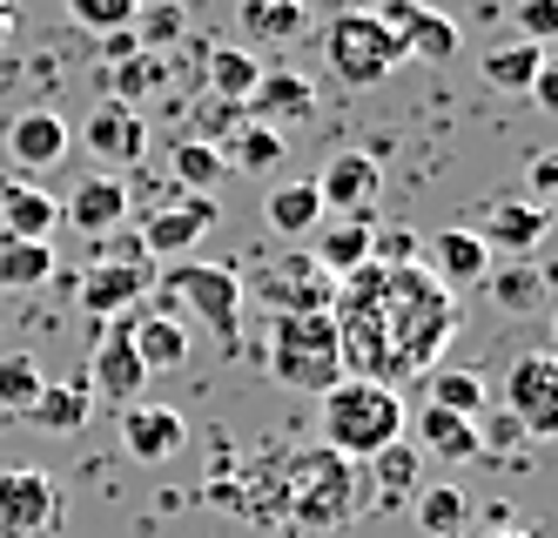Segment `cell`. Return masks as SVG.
<instances>
[{
	"label": "cell",
	"instance_id": "ac0fdd59",
	"mask_svg": "<svg viewBox=\"0 0 558 538\" xmlns=\"http://www.w3.org/2000/svg\"><path fill=\"white\" fill-rule=\"evenodd\" d=\"M61 223H74L82 236H114L129 223V182L122 176H82L61 195Z\"/></svg>",
	"mask_w": 558,
	"mask_h": 538
},
{
	"label": "cell",
	"instance_id": "4dcf8cb0",
	"mask_svg": "<svg viewBox=\"0 0 558 538\" xmlns=\"http://www.w3.org/2000/svg\"><path fill=\"white\" fill-rule=\"evenodd\" d=\"M545 55H551V48H532V40H498L492 55H477V68H485V81H492V88H505V95H525V88H532V74L545 68Z\"/></svg>",
	"mask_w": 558,
	"mask_h": 538
},
{
	"label": "cell",
	"instance_id": "e0dca14e",
	"mask_svg": "<svg viewBox=\"0 0 558 538\" xmlns=\"http://www.w3.org/2000/svg\"><path fill=\"white\" fill-rule=\"evenodd\" d=\"M182 444H189L182 410H169V404H129L122 410V451L135 465H169Z\"/></svg>",
	"mask_w": 558,
	"mask_h": 538
},
{
	"label": "cell",
	"instance_id": "4fadbf2b",
	"mask_svg": "<svg viewBox=\"0 0 558 538\" xmlns=\"http://www.w3.org/2000/svg\"><path fill=\"white\" fill-rule=\"evenodd\" d=\"M88 391L108 397V404H122V410L148 391V370H142V357H135V337H129V323H122V316H108V323H101V337H95Z\"/></svg>",
	"mask_w": 558,
	"mask_h": 538
},
{
	"label": "cell",
	"instance_id": "7402d4cb",
	"mask_svg": "<svg viewBox=\"0 0 558 538\" xmlns=\"http://www.w3.org/2000/svg\"><path fill=\"white\" fill-rule=\"evenodd\" d=\"M88 410H95L88 378H48L41 397H34V410H27V425L48 431V438H74V431H88Z\"/></svg>",
	"mask_w": 558,
	"mask_h": 538
},
{
	"label": "cell",
	"instance_id": "d4e9b609",
	"mask_svg": "<svg viewBox=\"0 0 558 538\" xmlns=\"http://www.w3.org/2000/svg\"><path fill=\"white\" fill-rule=\"evenodd\" d=\"M129 337H135V357H142L148 378H162V370H182V363H189V323L169 316V310L135 316V323H129Z\"/></svg>",
	"mask_w": 558,
	"mask_h": 538
},
{
	"label": "cell",
	"instance_id": "836d02e7",
	"mask_svg": "<svg viewBox=\"0 0 558 538\" xmlns=\"http://www.w3.org/2000/svg\"><path fill=\"white\" fill-rule=\"evenodd\" d=\"M54 276V242L0 236V289H41Z\"/></svg>",
	"mask_w": 558,
	"mask_h": 538
},
{
	"label": "cell",
	"instance_id": "f546056e",
	"mask_svg": "<svg viewBox=\"0 0 558 538\" xmlns=\"http://www.w3.org/2000/svg\"><path fill=\"white\" fill-rule=\"evenodd\" d=\"M256 81H263V55H256V48H243V40H229V48H209V95H222V101L243 108Z\"/></svg>",
	"mask_w": 558,
	"mask_h": 538
},
{
	"label": "cell",
	"instance_id": "7dc6e473",
	"mask_svg": "<svg viewBox=\"0 0 558 538\" xmlns=\"http://www.w3.org/2000/svg\"><path fill=\"white\" fill-rule=\"evenodd\" d=\"M14 27H21V8H14V0H0V48L14 40Z\"/></svg>",
	"mask_w": 558,
	"mask_h": 538
},
{
	"label": "cell",
	"instance_id": "ffe728a7",
	"mask_svg": "<svg viewBox=\"0 0 558 538\" xmlns=\"http://www.w3.org/2000/svg\"><path fill=\"white\" fill-rule=\"evenodd\" d=\"M250 121H310L316 115V81L296 74V68H263V81L243 101Z\"/></svg>",
	"mask_w": 558,
	"mask_h": 538
},
{
	"label": "cell",
	"instance_id": "bcb514c9",
	"mask_svg": "<svg viewBox=\"0 0 558 538\" xmlns=\"http://www.w3.org/2000/svg\"><path fill=\"white\" fill-rule=\"evenodd\" d=\"M477 438H485V451H492V444H518V438H525V425H518L511 410H498V418H492L485 431H477Z\"/></svg>",
	"mask_w": 558,
	"mask_h": 538
},
{
	"label": "cell",
	"instance_id": "2e32d148",
	"mask_svg": "<svg viewBox=\"0 0 558 538\" xmlns=\"http://www.w3.org/2000/svg\"><path fill=\"white\" fill-rule=\"evenodd\" d=\"M68 142H74V129H68L61 108H21V115L8 121V162H21L27 176L61 169V162H68Z\"/></svg>",
	"mask_w": 558,
	"mask_h": 538
},
{
	"label": "cell",
	"instance_id": "8fae6325",
	"mask_svg": "<svg viewBox=\"0 0 558 538\" xmlns=\"http://www.w3.org/2000/svg\"><path fill=\"white\" fill-rule=\"evenodd\" d=\"M505 410L525 425V438L558 431V357L551 350H525L505 370Z\"/></svg>",
	"mask_w": 558,
	"mask_h": 538
},
{
	"label": "cell",
	"instance_id": "277c9868",
	"mask_svg": "<svg viewBox=\"0 0 558 538\" xmlns=\"http://www.w3.org/2000/svg\"><path fill=\"white\" fill-rule=\"evenodd\" d=\"M269 378L283 384V391H316V397L343 378V350H337L330 310L276 316V330H269Z\"/></svg>",
	"mask_w": 558,
	"mask_h": 538
},
{
	"label": "cell",
	"instance_id": "7bdbcfd3",
	"mask_svg": "<svg viewBox=\"0 0 558 538\" xmlns=\"http://www.w3.org/2000/svg\"><path fill=\"white\" fill-rule=\"evenodd\" d=\"M518 40L551 48L558 40V0H518Z\"/></svg>",
	"mask_w": 558,
	"mask_h": 538
},
{
	"label": "cell",
	"instance_id": "8992f818",
	"mask_svg": "<svg viewBox=\"0 0 558 538\" xmlns=\"http://www.w3.org/2000/svg\"><path fill=\"white\" fill-rule=\"evenodd\" d=\"M324 61L343 88H377L404 68V48H397V34L377 21V8H343L330 27H324Z\"/></svg>",
	"mask_w": 558,
	"mask_h": 538
},
{
	"label": "cell",
	"instance_id": "30bf717a",
	"mask_svg": "<svg viewBox=\"0 0 558 538\" xmlns=\"http://www.w3.org/2000/svg\"><path fill=\"white\" fill-rule=\"evenodd\" d=\"M148 289H155V270L135 250V256H101V263H88L82 276H74V303H82L95 323H108V316H129Z\"/></svg>",
	"mask_w": 558,
	"mask_h": 538
},
{
	"label": "cell",
	"instance_id": "cb8c5ba5",
	"mask_svg": "<svg viewBox=\"0 0 558 538\" xmlns=\"http://www.w3.org/2000/svg\"><path fill=\"white\" fill-rule=\"evenodd\" d=\"M54 229H61V195H48V189H21V182H0V236L48 242Z\"/></svg>",
	"mask_w": 558,
	"mask_h": 538
},
{
	"label": "cell",
	"instance_id": "f6af8a7d",
	"mask_svg": "<svg viewBox=\"0 0 558 538\" xmlns=\"http://www.w3.org/2000/svg\"><path fill=\"white\" fill-rule=\"evenodd\" d=\"M558 189V155H532V195L525 202H545Z\"/></svg>",
	"mask_w": 558,
	"mask_h": 538
},
{
	"label": "cell",
	"instance_id": "9c48e42d",
	"mask_svg": "<svg viewBox=\"0 0 558 538\" xmlns=\"http://www.w3.org/2000/svg\"><path fill=\"white\" fill-rule=\"evenodd\" d=\"M61 525V485L41 465L0 471V538H48Z\"/></svg>",
	"mask_w": 558,
	"mask_h": 538
},
{
	"label": "cell",
	"instance_id": "b9f144b4",
	"mask_svg": "<svg viewBox=\"0 0 558 538\" xmlns=\"http://www.w3.org/2000/svg\"><path fill=\"white\" fill-rule=\"evenodd\" d=\"M243 108H235V101H222V95H203V108H195V135L189 142H209V148H222L235 129H243Z\"/></svg>",
	"mask_w": 558,
	"mask_h": 538
},
{
	"label": "cell",
	"instance_id": "603a6c76",
	"mask_svg": "<svg viewBox=\"0 0 558 538\" xmlns=\"http://www.w3.org/2000/svg\"><path fill=\"white\" fill-rule=\"evenodd\" d=\"M417 451H430V458H445V465H471V458H485V438H477V418L424 404L417 410Z\"/></svg>",
	"mask_w": 558,
	"mask_h": 538
},
{
	"label": "cell",
	"instance_id": "4316f807",
	"mask_svg": "<svg viewBox=\"0 0 558 538\" xmlns=\"http://www.w3.org/2000/svg\"><path fill=\"white\" fill-rule=\"evenodd\" d=\"M310 27V0H243V48H283Z\"/></svg>",
	"mask_w": 558,
	"mask_h": 538
},
{
	"label": "cell",
	"instance_id": "f35d334b",
	"mask_svg": "<svg viewBox=\"0 0 558 538\" xmlns=\"http://www.w3.org/2000/svg\"><path fill=\"white\" fill-rule=\"evenodd\" d=\"M182 27H189V14L175 8V0H155V8H142V14H135V27H129V34H135V48H142V55H162L169 40H182Z\"/></svg>",
	"mask_w": 558,
	"mask_h": 538
},
{
	"label": "cell",
	"instance_id": "d590c367",
	"mask_svg": "<svg viewBox=\"0 0 558 538\" xmlns=\"http://www.w3.org/2000/svg\"><path fill=\"white\" fill-rule=\"evenodd\" d=\"M41 384H48V370L34 363L27 350H8V357H0V410H8V418H27L34 397H41Z\"/></svg>",
	"mask_w": 558,
	"mask_h": 538
},
{
	"label": "cell",
	"instance_id": "d6a6232c",
	"mask_svg": "<svg viewBox=\"0 0 558 538\" xmlns=\"http://www.w3.org/2000/svg\"><path fill=\"white\" fill-rule=\"evenodd\" d=\"M283 162V135L269 121H243L229 142H222V169H243V176H269Z\"/></svg>",
	"mask_w": 558,
	"mask_h": 538
},
{
	"label": "cell",
	"instance_id": "d6986e66",
	"mask_svg": "<svg viewBox=\"0 0 558 538\" xmlns=\"http://www.w3.org/2000/svg\"><path fill=\"white\" fill-rule=\"evenodd\" d=\"M545 229H551V210H545V202H525V195H505L498 202V210L485 216V229H477V236H485V250L498 256H518V263H532L538 256V242H545Z\"/></svg>",
	"mask_w": 558,
	"mask_h": 538
},
{
	"label": "cell",
	"instance_id": "5b68a950",
	"mask_svg": "<svg viewBox=\"0 0 558 538\" xmlns=\"http://www.w3.org/2000/svg\"><path fill=\"white\" fill-rule=\"evenodd\" d=\"M162 310L209 323L222 344H235V337H243V276H235L229 263L182 256V263L162 270Z\"/></svg>",
	"mask_w": 558,
	"mask_h": 538
},
{
	"label": "cell",
	"instance_id": "ee69618b",
	"mask_svg": "<svg viewBox=\"0 0 558 538\" xmlns=\"http://www.w3.org/2000/svg\"><path fill=\"white\" fill-rule=\"evenodd\" d=\"M525 95H532L545 115H558V61H551V55H545V68L532 74V88H525Z\"/></svg>",
	"mask_w": 558,
	"mask_h": 538
},
{
	"label": "cell",
	"instance_id": "74e56055",
	"mask_svg": "<svg viewBox=\"0 0 558 538\" xmlns=\"http://www.w3.org/2000/svg\"><path fill=\"white\" fill-rule=\"evenodd\" d=\"M61 8L74 14V27H88V34H129L135 27V14L148 8V0H61Z\"/></svg>",
	"mask_w": 558,
	"mask_h": 538
},
{
	"label": "cell",
	"instance_id": "52a82bcc",
	"mask_svg": "<svg viewBox=\"0 0 558 538\" xmlns=\"http://www.w3.org/2000/svg\"><path fill=\"white\" fill-rule=\"evenodd\" d=\"M243 297H256L269 316H310V310H330L337 276L316 263L310 250H290V256H276L269 270H256V276L243 283Z\"/></svg>",
	"mask_w": 558,
	"mask_h": 538
},
{
	"label": "cell",
	"instance_id": "484cf974",
	"mask_svg": "<svg viewBox=\"0 0 558 538\" xmlns=\"http://www.w3.org/2000/svg\"><path fill=\"white\" fill-rule=\"evenodd\" d=\"M424 270H430L437 283H445V289H458V283H485L492 250H485V236H477V229H445V236L430 242Z\"/></svg>",
	"mask_w": 558,
	"mask_h": 538
},
{
	"label": "cell",
	"instance_id": "7c38bea8",
	"mask_svg": "<svg viewBox=\"0 0 558 538\" xmlns=\"http://www.w3.org/2000/svg\"><path fill=\"white\" fill-rule=\"evenodd\" d=\"M310 182H316V195H324V216H371L377 195H384V169L364 148H337Z\"/></svg>",
	"mask_w": 558,
	"mask_h": 538
},
{
	"label": "cell",
	"instance_id": "f1b7e54d",
	"mask_svg": "<svg viewBox=\"0 0 558 538\" xmlns=\"http://www.w3.org/2000/svg\"><path fill=\"white\" fill-rule=\"evenodd\" d=\"M485 289H492V303L498 310H545L551 303V270H538V263H511V270H485Z\"/></svg>",
	"mask_w": 558,
	"mask_h": 538
},
{
	"label": "cell",
	"instance_id": "3957f363",
	"mask_svg": "<svg viewBox=\"0 0 558 538\" xmlns=\"http://www.w3.org/2000/svg\"><path fill=\"white\" fill-rule=\"evenodd\" d=\"M411 410H404V391L390 384H371V378H337L324 391V444L350 465H371L377 451H390L404 438Z\"/></svg>",
	"mask_w": 558,
	"mask_h": 538
},
{
	"label": "cell",
	"instance_id": "c3c4849f",
	"mask_svg": "<svg viewBox=\"0 0 558 538\" xmlns=\"http://www.w3.org/2000/svg\"><path fill=\"white\" fill-rule=\"evenodd\" d=\"M492 538H538V531H518V525H498Z\"/></svg>",
	"mask_w": 558,
	"mask_h": 538
},
{
	"label": "cell",
	"instance_id": "44dd1931",
	"mask_svg": "<svg viewBox=\"0 0 558 538\" xmlns=\"http://www.w3.org/2000/svg\"><path fill=\"white\" fill-rule=\"evenodd\" d=\"M371 236H377V216H324V223H316L310 256L324 263L330 276H350V270L371 263Z\"/></svg>",
	"mask_w": 558,
	"mask_h": 538
},
{
	"label": "cell",
	"instance_id": "ab89813d",
	"mask_svg": "<svg viewBox=\"0 0 558 538\" xmlns=\"http://www.w3.org/2000/svg\"><path fill=\"white\" fill-rule=\"evenodd\" d=\"M377 485L390 491V499H411V485H417V471H424V458H417V444H404V438H397L390 451H377Z\"/></svg>",
	"mask_w": 558,
	"mask_h": 538
},
{
	"label": "cell",
	"instance_id": "ba28073f",
	"mask_svg": "<svg viewBox=\"0 0 558 538\" xmlns=\"http://www.w3.org/2000/svg\"><path fill=\"white\" fill-rule=\"evenodd\" d=\"M216 229V195H182V202H162V210H142L135 216V242L148 263H182L195 256V242Z\"/></svg>",
	"mask_w": 558,
	"mask_h": 538
},
{
	"label": "cell",
	"instance_id": "9a60e30c",
	"mask_svg": "<svg viewBox=\"0 0 558 538\" xmlns=\"http://www.w3.org/2000/svg\"><path fill=\"white\" fill-rule=\"evenodd\" d=\"M377 21L397 34L404 61H451L458 55V21L451 14H430L424 0H384Z\"/></svg>",
	"mask_w": 558,
	"mask_h": 538
},
{
	"label": "cell",
	"instance_id": "8d00e7d4",
	"mask_svg": "<svg viewBox=\"0 0 558 538\" xmlns=\"http://www.w3.org/2000/svg\"><path fill=\"white\" fill-rule=\"evenodd\" d=\"M169 176L182 182V195H209L229 169H222V148H209V142H175V155H169Z\"/></svg>",
	"mask_w": 558,
	"mask_h": 538
},
{
	"label": "cell",
	"instance_id": "83f0119b",
	"mask_svg": "<svg viewBox=\"0 0 558 538\" xmlns=\"http://www.w3.org/2000/svg\"><path fill=\"white\" fill-rule=\"evenodd\" d=\"M263 223L276 229V236H310L316 223H324V195H316V182H276L269 195H263Z\"/></svg>",
	"mask_w": 558,
	"mask_h": 538
},
{
	"label": "cell",
	"instance_id": "60d3db41",
	"mask_svg": "<svg viewBox=\"0 0 558 538\" xmlns=\"http://www.w3.org/2000/svg\"><path fill=\"white\" fill-rule=\"evenodd\" d=\"M162 81H169V61L162 55H122V95H114V101H129V108H142L155 88H162Z\"/></svg>",
	"mask_w": 558,
	"mask_h": 538
},
{
	"label": "cell",
	"instance_id": "6da1fadb",
	"mask_svg": "<svg viewBox=\"0 0 558 538\" xmlns=\"http://www.w3.org/2000/svg\"><path fill=\"white\" fill-rule=\"evenodd\" d=\"M343 378H371L404 391V378H430L445 363V344L458 337V289H445L424 256L417 263H364L337 276L330 297Z\"/></svg>",
	"mask_w": 558,
	"mask_h": 538
},
{
	"label": "cell",
	"instance_id": "1f68e13d",
	"mask_svg": "<svg viewBox=\"0 0 558 538\" xmlns=\"http://www.w3.org/2000/svg\"><path fill=\"white\" fill-rule=\"evenodd\" d=\"M411 518L424 538H458L464 518H471V499H464V485H424L417 499H411Z\"/></svg>",
	"mask_w": 558,
	"mask_h": 538
},
{
	"label": "cell",
	"instance_id": "7a4b0ae2",
	"mask_svg": "<svg viewBox=\"0 0 558 538\" xmlns=\"http://www.w3.org/2000/svg\"><path fill=\"white\" fill-rule=\"evenodd\" d=\"M364 505V478H356L350 458H337L330 444H310V451H290L276 465V512H290L303 531H337L356 518Z\"/></svg>",
	"mask_w": 558,
	"mask_h": 538
},
{
	"label": "cell",
	"instance_id": "5bb4252c",
	"mask_svg": "<svg viewBox=\"0 0 558 538\" xmlns=\"http://www.w3.org/2000/svg\"><path fill=\"white\" fill-rule=\"evenodd\" d=\"M82 148H88L95 162H108V176H114V169H135V162L148 155V115L108 95V101L88 108V121H82Z\"/></svg>",
	"mask_w": 558,
	"mask_h": 538
},
{
	"label": "cell",
	"instance_id": "e575fe53",
	"mask_svg": "<svg viewBox=\"0 0 558 538\" xmlns=\"http://www.w3.org/2000/svg\"><path fill=\"white\" fill-rule=\"evenodd\" d=\"M424 404H445V410H458V418H485V378L477 370H451V363H437L430 378H424Z\"/></svg>",
	"mask_w": 558,
	"mask_h": 538
}]
</instances>
